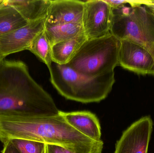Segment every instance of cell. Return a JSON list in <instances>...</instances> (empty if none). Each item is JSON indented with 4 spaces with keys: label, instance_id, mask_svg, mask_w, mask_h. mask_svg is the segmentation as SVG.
I'll use <instances>...</instances> for the list:
<instances>
[{
    "label": "cell",
    "instance_id": "cell-1",
    "mask_svg": "<svg viewBox=\"0 0 154 153\" xmlns=\"http://www.w3.org/2000/svg\"><path fill=\"white\" fill-rule=\"evenodd\" d=\"M60 111L25 63L5 59L1 62L0 116H53Z\"/></svg>",
    "mask_w": 154,
    "mask_h": 153
},
{
    "label": "cell",
    "instance_id": "cell-2",
    "mask_svg": "<svg viewBox=\"0 0 154 153\" xmlns=\"http://www.w3.org/2000/svg\"><path fill=\"white\" fill-rule=\"evenodd\" d=\"M25 139L57 145L75 153H102L103 143L79 133L59 114L48 117L0 116V141Z\"/></svg>",
    "mask_w": 154,
    "mask_h": 153
},
{
    "label": "cell",
    "instance_id": "cell-3",
    "mask_svg": "<svg viewBox=\"0 0 154 153\" xmlns=\"http://www.w3.org/2000/svg\"><path fill=\"white\" fill-rule=\"evenodd\" d=\"M49 71L51 82L61 96L83 103L105 99L116 81L114 72L91 77L81 74L66 65L54 62Z\"/></svg>",
    "mask_w": 154,
    "mask_h": 153
},
{
    "label": "cell",
    "instance_id": "cell-4",
    "mask_svg": "<svg viewBox=\"0 0 154 153\" xmlns=\"http://www.w3.org/2000/svg\"><path fill=\"white\" fill-rule=\"evenodd\" d=\"M110 33L145 49L154 59V13L146 5H123L112 9Z\"/></svg>",
    "mask_w": 154,
    "mask_h": 153
},
{
    "label": "cell",
    "instance_id": "cell-5",
    "mask_svg": "<svg viewBox=\"0 0 154 153\" xmlns=\"http://www.w3.org/2000/svg\"><path fill=\"white\" fill-rule=\"evenodd\" d=\"M120 45V40L111 33L103 37L87 40L66 65L91 77L114 72L119 65Z\"/></svg>",
    "mask_w": 154,
    "mask_h": 153
},
{
    "label": "cell",
    "instance_id": "cell-6",
    "mask_svg": "<svg viewBox=\"0 0 154 153\" xmlns=\"http://www.w3.org/2000/svg\"><path fill=\"white\" fill-rule=\"evenodd\" d=\"M112 16V9L104 0L84 1L82 25L88 39L110 34Z\"/></svg>",
    "mask_w": 154,
    "mask_h": 153
},
{
    "label": "cell",
    "instance_id": "cell-7",
    "mask_svg": "<svg viewBox=\"0 0 154 153\" xmlns=\"http://www.w3.org/2000/svg\"><path fill=\"white\" fill-rule=\"evenodd\" d=\"M153 125L150 116L135 121L123 132L114 153H147Z\"/></svg>",
    "mask_w": 154,
    "mask_h": 153
},
{
    "label": "cell",
    "instance_id": "cell-8",
    "mask_svg": "<svg viewBox=\"0 0 154 153\" xmlns=\"http://www.w3.org/2000/svg\"><path fill=\"white\" fill-rule=\"evenodd\" d=\"M46 19L30 22L27 25L0 36V60L9 55L27 50L35 37L44 30Z\"/></svg>",
    "mask_w": 154,
    "mask_h": 153
},
{
    "label": "cell",
    "instance_id": "cell-9",
    "mask_svg": "<svg viewBox=\"0 0 154 153\" xmlns=\"http://www.w3.org/2000/svg\"><path fill=\"white\" fill-rule=\"evenodd\" d=\"M120 41L119 65L137 74L154 75V59L150 53L131 40Z\"/></svg>",
    "mask_w": 154,
    "mask_h": 153
},
{
    "label": "cell",
    "instance_id": "cell-10",
    "mask_svg": "<svg viewBox=\"0 0 154 153\" xmlns=\"http://www.w3.org/2000/svg\"><path fill=\"white\" fill-rule=\"evenodd\" d=\"M84 1L78 0H51L46 22L51 25L82 23Z\"/></svg>",
    "mask_w": 154,
    "mask_h": 153
},
{
    "label": "cell",
    "instance_id": "cell-11",
    "mask_svg": "<svg viewBox=\"0 0 154 153\" xmlns=\"http://www.w3.org/2000/svg\"><path fill=\"white\" fill-rule=\"evenodd\" d=\"M59 115L79 133L96 142L101 141L99 121L93 113L88 111H60Z\"/></svg>",
    "mask_w": 154,
    "mask_h": 153
},
{
    "label": "cell",
    "instance_id": "cell-12",
    "mask_svg": "<svg viewBox=\"0 0 154 153\" xmlns=\"http://www.w3.org/2000/svg\"><path fill=\"white\" fill-rule=\"evenodd\" d=\"M3 1L14 7L28 22L46 19L51 3V0Z\"/></svg>",
    "mask_w": 154,
    "mask_h": 153
},
{
    "label": "cell",
    "instance_id": "cell-13",
    "mask_svg": "<svg viewBox=\"0 0 154 153\" xmlns=\"http://www.w3.org/2000/svg\"><path fill=\"white\" fill-rule=\"evenodd\" d=\"M44 31L51 46L84 34L82 23L75 22L51 25L45 22Z\"/></svg>",
    "mask_w": 154,
    "mask_h": 153
},
{
    "label": "cell",
    "instance_id": "cell-14",
    "mask_svg": "<svg viewBox=\"0 0 154 153\" xmlns=\"http://www.w3.org/2000/svg\"><path fill=\"white\" fill-rule=\"evenodd\" d=\"M87 40L88 38L84 34L53 45L52 46V62L59 65L67 64Z\"/></svg>",
    "mask_w": 154,
    "mask_h": 153
},
{
    "label": "cell",
    "instance_id": "cell-15",
    "mask_svg": "<svg viewBox=\"0 0 154 153\" xmlns=\"http://www.w3.org/2000/svg\"><path fill=\"white\" fill-rule=\"evenodd\" d=\"M29 22L14 7L0 0V36L23 27Z\"/></svg>",
    "mask_w": 154,
    "mask_h": 153
},
{
    "label": "cell",
    "instance_id": "cell-16",
    "mask_svg": "<svg viewBox=\"0 0 154 153\" xmlns=\"http://www.w3.org/2000/svg\"><path fill=\"white\" fill-rule=\"evenodd\" d=\"M27 50L36 55L50 69L52 63V46L47 39L44 30L39 33L33 40Z\"/></svg>",
    "mask_w": 154,
    "mask_h": 153
},
{
    "label": "cell",
    "instance_id": "cell-17",
    "mask_svg": "<svg viewBox=\"0 0 154 153\" xmlns=\"http://www.w3.org/2000/svg\"><path fill=\"white\" fill-rule=\"evenodd\" d=\"M20 153H45L46 144L44 143L25 139H14L10 140Z\"/></svg>",
    "mask_w": 154,
    "mask_h": 153
},
{
    "label": "cell",
    "instance_id": "cell-18",
    "mask_svg": "<svg viewBox=\"0 0 154 153\" xmlns=\"http://www.w3.org/2000/svg\"><path fill=\"white\" fill-rule=\"evenodd\" d=\"M45 153H75L70 150L60 146L54 144H46Z\"/></svg>",
    "mask_w": 154,
    "mask_h": 153
},
{
    "label": "cell",
    "instance_id": "cell-19",
    "mask_svg": "<svg viewBox=\"0 0 154 153\" xmlns=\"http://www.w3.org/2000/svg\"><path fill=\"white\" fill-rule=\"evenodd\" d=\"M112 9H117L128 4V1L126 0H104Z\"/></svg>",
    "mask_w": 154,
    "mask_h": 153
},
{
    "label": "cell",
    "instance_id": "cell-20",
    "mask_svg": "<svg viewBox=\"0 0 154 153\" xmlns=\"http://www.w3.org/2000/svg\"><path fill=\"white\" fill-rule=\"evenodd\" d=\"M2 153H20L10 141L3 144V148Z\"/></svg>",
    "mask_w": 154,
    "mask_h": 153
},
{
    "label": "cell",
    "instance_id": "cell-21",
    "mask_svg": "<svg viewBox=\"0 0 154 153\" xmlns=\"http://www.w3.org/2000/svg\"><path fill=\"white\" fill-rule=\"evenodd\" d=\"M146 5L149 7V9L154 13V1H150V2L146 4Z\"/></svg>",
    "mask_w": 154,
    "mask_h": 153
},
{
    "label": "cell",
    "instance_id": "cell-22",
    "mask_svg": "<svg viewBox=\"0 0 154 153\" xmlns=\"http://www.w3.org/2000/svg\"><path fill=\"white\" fill-rule=\"evenodd\" d=\"M2 61H1V60H0V63H1V62H2Z\"/></svg>",
    "mask_w": 154,
    "mask_h": 153
}]
</instances>
